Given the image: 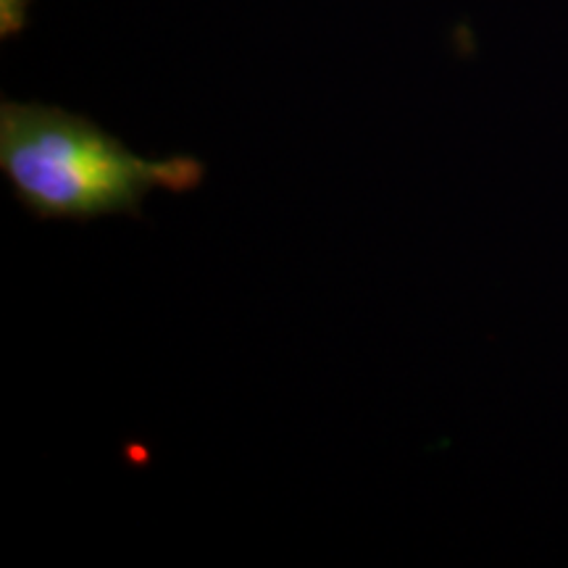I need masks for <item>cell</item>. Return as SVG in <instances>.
Returning <instances> with one entry per match:
<instances>
[{
  "instance_id": "6da1fadb",
  "label": "cell",
  "mask_w": 568,
  "mask_h": 568,
  "mask_svg": "<svg viewBox=\"0 0 568 568\" xmlns=\"http://www.w3.org/2000/svg\"><path fill=\"white\" fill-rule=\"evenodd\" d=\"M0 172L38 222L88 224L142 216L153 190L187 195L205 180L195 155L153 161L82 113L45 103H0Z\"/></svg>"
}]
</instances>
